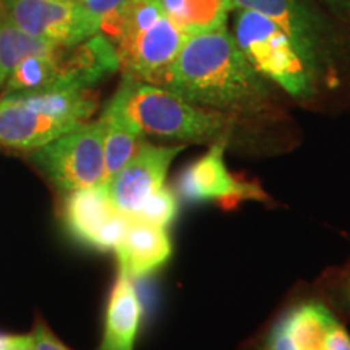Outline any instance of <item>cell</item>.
Segmentation results:
<instances>
[{"label": "cell", "mask_w": 350, "mask_h": 350, "mask_svg": "<svg viewBox=\"0 0 350 350\" xmlns=\"http://www.w3.org/2000/svg\"><path fill=\"white\" fill-rule=\"evenodd\" d=\"M177 198L169 190L167 187H163L156 195H152L146 203L143 204L138 214L131 219H142V221L151 222V224L165 227L167 229L169 224H172L177 214Z\"/></svg>", "instance_id": "obj_20"}, {"label": "cell", "mask_w": 350, "mask_h": 350, "mask_svg": "<svg viewBox=\"0 0 350 350\" xmlns=\"http://www.w3.org/2000/svg\"><path fill=\"white\" fill-rule=\"evenodd\" d=\"M5 350H34L33 338L29 336H13L12 342Z\"/></svg>", "instance_id": "obj_23"}, {"label": "cell", "mask_w": 350, "mask_h": 350, "mask_svg": "<svg viewBox=\"0 0 350 350\" xmlns=\"http://www.w3.org/2000/svg\"><path fill=\"white\" fill-rule=\"evenodd\" d=\"M100 120L104 124V164L107 183L138 150L142 133L124 117L107 107L104 109Z\"/></svg>", "instance_id": "obj_18"}, {"label": "cell", "mask_w": 350, "mask_h": 350, "mask_svg": "<svg viewBox=\"0 0 350 350\" xmlns=\"http://www.w3.org/2000/svg\"><path fill=\"white\" fill-rule=\"evenodd\" d=\"M164 12L185 38L226 28L230 0H163Z\"/></svg>", "instance_id": "obj_16"}, {"label": "cell", "mask_w": 350, "mask_h": 350, "mask_svg": "<svg viewBox=\"0 0 350 350\" xmlns=\"http://www.w3.org/2000/svg\"><path fill=\"white\" fill-rule=\"evenodd\" d=\"M34 161L62 191L106 185L103 120L86 122L34 151Z\"/></svg>", "instance_id": "obj_5"}, {"label": "cell", "mask_w": 350, "mask_h": 350, "mask_svg": "<svg viewBox=\"0 0 350 350\" xmlns=\"http://www.w3.org/2000/svg\"><path fill=\"white\" fill-rule=\"evenodd\" d=\"M13 336H8V334H2L0 332V350H5L8 347V344L12 342Z\"/></svg>", "instance_id": "obj_25"}, {"label": "cell", "mask_w": 350, "mask_h": 350, "mask_svg": "<svg viewBox=\"0 0 350 350\" xmlns=\"http://www.w3.org/2000/svg\"><path fill=\"white\" fill-rule=\"evenodd\" d=\"M64 221L72 237L100 252L113 250L129 226V217L112 203L106 185L70 191Z\"/></svg>", "instance_id": "obj_8"}, {"label": "cell", "mask_w": 350, "mask_h": 350, "mask_svg": "<svg viewBox=\"0 0 350 350\" xmlns=\"http://www.w3.org/2000/svg\"><path fill=\"white\" fill-rule=\"evenodd\" d=\"M234 38L245 59L262 78L278 83L295 99L306 100L317 94V77L287 34L268 16L239 8Z\"/></svg>", "instance_id": "obj_3"}, {"label": "cell", "mask_w": 350, "mask_h": 350, "mask_svg": "<svg viewBox=\"0 0 350 350\" xmlns=\"http://www.w3.org/2000/svg\"><path fill=\"white\" fill-rule=\"evenodd\" d=\"M142 314L143 306L133 279L119 273L109 299L100 350H133Z\"/></svg>", "instance_id": "obj_14"}, {"label": "cell", "mask_w": 350, "mask_h": 350, "mask_svg": "<svg viewBox=\"0 0 350 350\" xmlns=\"http://www.w3.org/2000/svg\"><path fill=\"white\" fill-rule=\"evenodd\" d=\"M31 338L34 350H68L42 323H38Z\"/></svg>", "instance_id": "obj_22"}, {"label": "cell", "mask_w": 350, "mask_h": 350, "mask_svg": "<svg viewBox=\"0 0 350 350\" xmlns=\"http://www.w3.org/2000/svg\"><path fill=\"white\" fill-rule=\"evenodd\" d=\"M78 126L34 111L13 94L0 98V146L3 148L34 152Z\"/></svg>", "instance_id": "obj_12"}, {"label": "cell", "mask_w": 350, "mask_h": 350, "mask_svg": "<svg viewBox=\"0 0 350 350\" xmlns=\"http://www.w3.org/2000/svg\"><path fill=\"white\" fill-rule=\"evenodd\" d=\"M157 86L234 117L262 112L271 96L266 78L245 59L227 28L187 38Z\"/></svg>", "instance_id": "obj_1"}, {"label": "cell", "mask_w": 350, "mask_h": 350, "mask_svg": "<svg viewBox=\"0 0 350 350\" xmlns=\"http://www.w3.org/2000/svg\"><path fill=\"white\" fill-rule=\"evenodd\" d=\"M60 47V44L21 31L5 13H0V88L21 59L28 55L54 54Z\"/></svg>", "instance_id": "obj_17"}, {"label": "cell", "mask_w": 350, "mask_h": 350, "mask_svg": "<svg viewBox=\"0 0 350 350\" xmlns=\"http://www.w3.org/2000/svg\"><path fill=\"white\" fill-rule=\"evenodd\" d=\"M5 15L21 31L60 46L85 41L77 0H5Z\"/></svg>", "instance_id": "obj_10"}, {"label": "cell", "mask_w": 350, "mask_h": 350, "mask_svg": "<svg viewBox=\"0 0 350 350\" xmlns=\"http://www.w3.org/2000/svg\"><path fill=\"white\" fill-rule=\"evenodd\" d=\"M347 299L350 301V282H349V286H347Z\"/></svg>", "instance_id": "obj_26"}, {"label": "cell", "mask_w": 350, "mask_h": 350, "mask_svg": "<svg viewBox=\"0 0 350 350\" xmlns=\"http://www.w3.org/2000/svg\"><path fill=\"white\" fill-rule=\"evenodd\" d=\"M185 146H156L139 143L130 161L106 183L112 203L131 219L152 195L165 185L169 167Z\"/></svg>", "instance_id": "obj_7"}, {"label": "cell", "mask_w": 350, "mask_h": 350, "mask_svg": "<svg viewBox=\"0 0 350 350\" xmlns=\"http://www.w3.org/2000/svg\"><path fill=\"white\" fill-rule=\"evenodd\" d=\"M227 135L214 139L206 154L183 170L178 190L188 201H237L245 198H261L262 191L256 185L239 180L227 169L224 152Z\"/></svg>", "instance_id": "obj_11"}, {"label": "cell", "mask_w": 350, "mask_h": 350, "mask_svg": "<svg viewBox=\"0 0 350 350\" xmlns=\"http://www.w3.org/2000/svg\"><path fill=\"white\" fill-rule=\"evenodd\" d=\"M80 7L81 26L86 39L99 33V25L109 13L124 5L126 0H77Z\"/></svg>", "instance_id": "obj_21"}, {"label": "cell", "mask_w": 350, "mask_h": 350, "mask_svg": "<svg viewBox=\"0 0 350 350\" xmlns=\"http://www.w3.org/2000/svg\"><path fill=\"white\" fill-rule=\"evenodd\" d=\"M232 8L266 15L287 34L318 83L334 75L342 34L312 0H230Z\"/></svg>", "instance_id": "obj_4"}, {"label": "cell", "mask_w": 350, "mask_h": 350, "mask_svg": "<svg viewBox=\"0 0 350 350\" xmlns=\"http://www.w3.org/2000/svg\"><path fill=\"white\" fill-rule=\"evenodd\" d=\"M113 252L119 260L120 273L137 279L159 269L170 258L172 245L165 227L142 219H129L124 237Z\"/></svg>", "instance_id": "obj_13"}, {"label": "cell", "mask_w": 350, "mask_h": 350, "mask_svg": "<svg viewBox=\"0 0 350 350\" xmlns=\"http://www.w3.org/2000/svg\"><path fill=\"white\" fill-rule=\"evenodd\" d=\"M133 125L142 135L209 142L229 135L234 116L196 106L163 86L124 75L106 106Z\"/></svg>", "instance_id": "obj_2"}, {"label": "cell", "mask_w": 350, "mask_h": 350, "mask_svg": "<svg viewBox=\"0 0 350 350\" xmlns=\"http://www.w3.org/2000/svg\"><path fill=\"white\" fill-rule=\"evenodd\" d=\"M59 51L49 55H28L21 59L3 83L5 88L3 94L33 93V91L59 88L60 72L57 62Z\"/></svg>", "instance_id": "obj_19"}, {"label": "cell", "mask_w": 350, "mask_h": 350, "mask_svg": "<svg viewBox=\"0 0 350 350\" xmlns=\"http://www.w3.org/2000/svg\"><path fill=\"white\" fill-rule=\"evenodd\" d=\"M262 350H350V336L325 305L310 301L275 323Z\"/></svg>", "instance_id": "obj_9"}, {"label": "cell", "mask_w": 350, "mask_h": 350, "mask_svg": "<svg viewBox=\"0 0 350 350\" xmlns=\"http://www.w3.org/2000/svg\"><path fill=\"white\" fill-rule=\"evenodd\" d=\"M325 2L332 8V10L338 13V15H350V0H325Z\"/></svg>", "instance_id": "obj_24"}, {"label": "cell", "mask_w": 350, "mask_h": 350, "mask_svg": "<svg viewBox=\"0 0 350 350\" xmlns=\"http://www.w3.org/2000/svg\"><path fill=\"white\" fill-rule=\"evenodd\" d=\"M13 96L34 111L73 125L86 124L98 107V96L91 88H49L33 93H13Z\"/></svg>", "instance_id": "obj_15"}, {"label": "cell", "mask_w": 350, "mask_h": 350, "mask_svg": "<svg viewBox=\"0 0 350 350\" xmlns=\"http://www.w3.org/2000/svg\"><path fill=\"white\" fill-rule=\"evenodd\" d=\"M185 39L180 29L164 15L154 23L124 34L111 44L124 75L159 85Z\"/></svg>", "instance_id": "obj_6"}]
</instances>
